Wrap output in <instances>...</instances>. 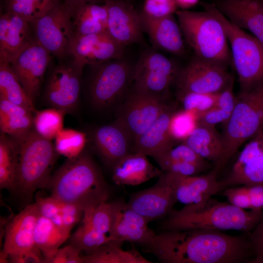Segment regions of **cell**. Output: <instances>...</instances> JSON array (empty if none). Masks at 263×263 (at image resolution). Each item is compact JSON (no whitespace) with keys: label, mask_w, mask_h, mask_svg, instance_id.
<instances>
[{"label":"cell","mask_w":263,"mask_h":263,"mask_svg":"<svg viewBox=\"0 0 263 263\" xmlns=\"http://www.w3.org/2000/svg\"><path fill=\"white\" fill-rule=\"evenodd\" d=\"M146 247L163 263H250L252 258L248 237L218 230H165Z\"/></svg>","instance_id":"6da1fadb"},{"label":"cell","mask_w":263,"mask_h":263,"mask_svg":"<svg viewBox=\"0 0 263 263\" xmlns=\"http://www.w3.org/2000/svg\"><path fill=\"white\" fill-rule=\"evenodd\" d=\"M45 187L49 189L51 196L60 202L78 204L85 210L107 201L110 193L99 168L84 151L68 158L50 176Z\"/></svg>","instance_id":"7a4b0ae2"},{"label":"cell","mask_w":263,"mask_h":263,"mask_svg":"<svg viewBox=\"0 0 263 263\" xmlns=\"http://www.w3.org/2000/svg\"><path fill=\"white\" fill-rule=\"evenodd\" d=\"M263 217L262 210L241 209L211 197L179 210L172 209L162 227L165 230H235L249 234Z\"/></svg>","instance_id":"3957f363"},{"label":"cell","mask_w":263,"mask_h":263,"mask_svg":"<svg viewBox=\"0 0 263 263\" xmlns=\"http://www.w3.org/2000/svg\"><path fill=\"white\" fill-rule=\"evenodd\" d=\"M202 11H176L183 37L195 56L225 66L232 64L223 26L207 9Z\"/></svg>","instance_id":"277c9868"},{"label":"cell","mask_w":263,"mask_h":263,"mask_svg":"<svg viewBox=\"0 0 263 263\" xmlns=\"http://www.w3.org/2000/svg\"><path fill=\"white\" fill-rule=\"evenodd\" d=\"M220 22L227 38L232 63L237 73L240 92L250 91L263 84V43L230 22L216 5L202 2Z\"/></svg>","instance_id":"5b68a950"},{"label":"cell","mask_w":263,"mask_h":263,"mask_svg":"<svg viewBox=\"0 0 263 263\" xmlns=\"http://www.w3.org/2000/svg\"><path fill=\"white\" fill-rule=\"evenodd\" d=\"M263 132V84L247 92H240L222 135L223 154L214 168L218 173L241 146Z\"/></svg>","instance_id":"8992f818"},{"label":"cell","mask_w":263,"mask_h":263,"mask_svg":"<svg viewBox=\"0 0 263 263\" xmlns=\"http://www.w3.org/2000/svg\"><path fill=\"white\" fill-rule=\"evenodd\" d=\"M19 141L16 191L30 200L37 189L45 187L57 152L51 140L34 129Z\"/></svg>","instance_id":"52a82bcc"},{"label":"cell","mask_w":263,"mask_h":263,"mask_svg":"<svg viewBox=\"0 0 263 263\" xmlns=\"http://www.w3.org/2000/svg\"><path fill=\"white\" fill-rule=\"evenodd\" d=\"M73 12L63 2L29 22L36 40L51 55L62 60L68 56L75 32Z\"/></svg>","instance_id":"ba28073f"},{"label":"cell","mask_w":263,"mask_h":263,"mask_svg":"<svg viewBox=\"0 0 263 263\" xmlns=\"http://www.w3.org/2000/svg\"><path fill=\"white\" fill-rule=\"evenodd\" d=\"M90 86L91 102L96 108H108L124 94L132 80L133 69L122 58L95 65Z\"/></svg>","instance_id":"9c48e42d"},{"label":"cell","mask_w":263,"mask_h":263,"mask_svg":"<svg viewBox=\"0 0 263 263\" xmlns=\"http://www.w3.org/2000/svg\"><path fill=\"white\" fill-rule=\"evenodd\" d=\"M179 71L177 65L164 55L147 51L133 67L132 80L133 90L166 95L171 85L176 81Z\"/></svg>","instance_id":"30bf717a"},{"label":"cell","mask_w":263,"mask_h":263,"mask_svg":"<svg viewBox=\"0 0 263 263\" xmlns=\"http://www.w3.org/2000/svg\"><path fill=\"white\" fill-rule=\"evenodd\" d=\"M224 65L195 56L180 70L176 80L177 93L217 94L233 77Z\"/></svg>","instance_id":"8fae6325"},{"label":"cell","mask_w":263,"mask_h":263,"mask_svg":"<svg viewBox=\"0 0 263 263\" xmlns=\"http://www.w3.org/2000/svg\"><path fill=\"white\" fill-rule=\"evenodd\" d=\"M168 104L166 95L133 90L126 97L115 120L127 130L134 142L154 122Z\"/></svg>","instance_id":"7c38bea8"},{"label":"cell","mask_w":263,"mask_h":263,"mask_svg":"<svg viewBox=\"0 0 263 263\" xmlns=\"http://www.w3.org/2000/svg\"><path fill=\"white\" fill-rule=\"evenodd\" d=\"M83 67L72 59L70 63H61L54 68L45 91V99L53 108L65 113L75 110L79 101Z\"/></svg>","instance_id":"4fadbf2b"},{"label":"cell","mask_w":263,"mask_h":263,"mask_svg":"<svg viewBox=\"0 0 263 263\" xmlns=\"http://www.w3.org/2000/svg\"><path fill=\"white\" fill-rule=\"evenodd\" d=\"M177 202L174 189L163 171L153 186L134 193L126 203L150 222L168 216Z\"/></svg>","instance_id":"5bb4252c"},{"label":"cell","mask_w":263,"mask_h":263,"mask_svg":"<svg viewBox=\"0 0 263 263\" xmlns=\"http://www.w3.org/2000/svg\"><path fill=\"white\" fill-rule=\"evenodd\" d=\"M124 47L116 42L107 32L86 35H74L69 44L68 55L83 66H95L122 58Z\"/></svg>","instance_id":"9a60e30c"},{"label":"cell","mask_w":263,"mask_h":263,"mask_svg":"<svg viewBox=\"0 0 263 263\" xmlns=\"http://www.w3.org/2000/svg\"><path fill=\"white\" fill-rule=\"evenodd\" d=\"M51 55L35 39L10 64L14 74L33 102L39 93Z\"/></svg>","instance_id":"2e32d148"},{"label":"cell","mask_w":263,"mask_h":263,"mask_svg":"<svg viewBox=\"0 0 263 263\" xmlns=\"http://www.w3.org/2000/svg\"><path fill=\"white\" fill-rule=\"evenodd\" d=\"M221 181L224 188L235 185L263 184V132L250 139L229 173Z\"/></svg>","instance_id":"e0dca14e"},{"label":"cell","mask_w":263,"mask_h":263,"mask_svg":"<svg viewBox=\"0 0 263 263\" xmlns=\"http://www.w3.org/2000/svg\"><path fill=\"white\" fill-rule=\"evenodd\" d=\"M108 10L107 32L118 44L125 47L140 42L143 29L140 14L122 0H105Z\"/></svg>","instance_id":"ac0fdd59"},{"label":"cell","mask_w":263,"mask_h":263,"mask_svg":"<svg viewBox=\"0 0 263 263\" xmlns=\"http://www.w3.org/2000/svg\"><path fill=\"white\" fill-rule=\"evenodd\" d=\"M40 215L36 203L27 206L5 225L4 242L0 254L8 259L9 255L31 249L36 246L35 230Z\"/></svg>","instance_id":"d6986e66"},{"label":"cell","mask_w":263,"mask_h":263,"mask_svg":"<svg viewBox=\"0 0 263 263\" xmlns=\"http://www.w3.org/2000/svg\"><path fill=\"white\" fill-rule=\"evenodd\" d=\"M36 39L29 23L3 11L0 16V62L11 64Z\"/></svg>","instance_id":"ffe728a7"},{"label":"cell","mask_w":263,"mask_h":263,"mask_svg":"<svg viewBox=\"0 0 263 263\" xmlns=\"http://www.w3.org/2000/svg\"><path fill=\"white\" fill-rule=\"evenodd\" d=\"M165 172L174 189L177 202L186 205L205 201L224 188L214 169L200 176Z\"/></svg>","instance_id":"44dd1931"},{"label":"cell","mask_w":263,"mask_h":263,"mask_svg":"<svg viewBox=\"0 0 263 263\" xmlns=\"http://www.w3.org/2000/svg\"><path fill=\"white\" fill-rule=\"evenodd\" d=\"M149 223L145 217L128 207L126 203L115 201L111 237L147 246L156 234L149 227Z\"/></svg>","instance_id":"7402d4cb"},{"label":"cell","mask_w":263,"mask_h":263,"mask_svg":"<svg viewBox=\"0 0 263 263\" xmlns=\"http://www.w3.org/2000/svg\"><path fill=\"white\" fill-rule=\"evenodd\" d=\"M94 146L104 160L113 168L132 152L133 140L130 133L116 120L95 129L93 134Z\"/></svg>","instance_id":"603a6c76"},{"label":"cell","mask_w":263,"mask_h":263,"mask_svg":"<svg viewBox=\"0 0 263 263\" xmlns=\"http://www.w3.org/2000/svg\"><path fill=\"white\" fill-rule=\"evenodd\" d=\"M140 15L143 31L155 47L177 56L185 54L183 35L173 14L160 18Z\"/></svg>","instance_id":"cb8c5ba5"},{"label":"cell","mask_w":263,"mask_h":263,"mask_svg":"<svg viewBox=\"0 0 263 263\" xmlns=\"http://www.w3.org/2000/svg\"><path fill=\"white\" fill-rule=\"evenodd\" d=\"M215 4L230 22L263 43V0H218Z\"/></svg>","instance_id":"d4e9b609"},{"label":"cell","mask_w":263,"mask_h":263,"mask_svg":"<svg viewBox=\"0 0 263 263\" xmlns=\"http://www.w3.org/2000/svg\"><path fill=\"white\" fill-rule=\"evenodd\" d=\"M175 111L174 105L169 103L154 122L134 140L132 152L153 157L175 146L169 132L170 120Z\"/></svg>","instance_id":"484cf974"},{"label":"cell","mask_w":263,"mask_h":263,"mask_svg":"<svg viewBox=\"0 0 263 263\" xmlns=\"http://www.w3.org/2000/svg\"><path fill=\"white\" fill-rule=\"evenodd\" d=\"M162 172L149 162L146 155L132 152L113 168L112 178L117 185L134 186L159 177Z\"/></svg>","instance_id":"4316f807"},{"label":"cell","mask_w":263,"mask_h":263,"mask_svg":"<svg viewBox=\"0 0 263 263\" xmlns=\"http://www.w3.org/2000/svg\"><path fill=\"white\" fill-rule=\"evenodd\" d=\"M34 114L24 107L0 98L1 133L18 140L34 129Z\"/></svg>","instance_id":"83f0119b"},{"label":"cell","mask_w":263,"mask_h":263,"mask_svg":"<svg viewBox=\"0 0 263 263\" xmlns=\"http://www.w3.org/2000/svg\"><path fill=\"white\" fill-rule=\"evenodd\" d=\"M183 142L200 157L213 163L214 168L219 163L223 154V140L215 127L198 123Z\"/></svg>","instance_id":"f1b7e54d"},{"label":"cell","mask_w":263,"mask_h":263,"mask_svg":"<svg viewBox=\"0 0 263 263\" xmlns=\"http://www.w3.org/2000/svg\"><path fill=\"white\" fill-rule=\"evenodd\" d=\"M75 35H86L107 32L108 10L105 3L83 4L76 8L73 16Z\"/></svg>","instance_id":"f546056e"},{"label":"cell","mask_w":263,"mask_h":263,"mask_svg":"<svg viewBox=\"0 0 263 263\" xmlns=\"http://www.w3.org/2000/svg\"><path fill=\"white\" fill-rule=\"evenodd\" d=\"M19 141L6 134L0 136V188L16 191Z\"/></svg>","instance_id":"4dcf8cb0"},{"label":"cell","mask_w":263,"mask_h":263,"mask_svg":"<svg viewBox=\"0 0 263 263\" xmlns=\"http://www.w3.org/2000/svg\"><path fill=\"white\" fill-rule=\"evenodd\" d=\"M124 241L113 239L93 253L82 256L83 263H151L135 249L124 250Z\"/></svg>","instance_id":"1f68e13d"},{"label":"cell","mask_w":263,"mask_h":263,"mask_svg":"<svg viewBox=\"0 0 263 263\" xmlns=\"http://www.w3.org/2000/svg\"><path fill=\"white\" fill-rule=\"evenodd\" d=\"M0 98L22 106L34 114L37 110L9 64L0 62Z\"/></svg>","instance_id":"d6a6232c"},{"label":"cell","mask_w":263,"mask_h":263,"mask_svg":"<svg viewBox=\"0 0 263 263\" xmlns=\"http://www.w3.org/2000/svg\"><path fill=\"white\" fill-rule=\"evenodd\" d=\"M70 234L40 214L35 230L34 241L42 253L43 260L60 248L70 238Z\"/></svg>","instance_id":"836d02e7"},{"label":"cell","mask_w":263,"mask_h":263,"mask_svg":"<svg viewBox=\"0 0 263 263\" xmlns=\"http://www.w3.org/2000/svg\"><path fill=\"white\" fill-rule=\"evenodd\" d=\"M61 0H3L4 12L14 14L31 22L62 3Z\"/></svg>","instance_id":"e575fe53"},{"label":"cell","mask_w":263,"mask_h":263,"mask_svg":"<svg viewBox=\"0 0 263 263\" xmlns=\"http://www.w3.org/2000/svg\"><path fill=\"white\" fill-rule=\"evenodd\" d=\"M81 225L70 237L72 244L87 254L93 253L100 246L114 239L94 229L85 219L82 218Z\"/></svg>","instance_id":"d590c367"},{"label":"cell","mask_w":263,"mask_h":263,"mask_svg":"<svg viewBox=\"0 0 263 263\" xmlns=\"http://www.w3.org/2000/svg\"><path fill=\"white\" fill-rule=\"evenodd\" d=\"M65 114L63 111L53 107L37 111L34 119L35 131L41 136L52 141L63 129Z\"/></svg>","instance_id":"8d00e7d4"},{"label":"cell","mask_w":263,"mask_h":263,"mask_svg":"<svg viewBox=\"0 0 263 263\" xmlns=\"http://www.w3.org/2000/svg\"><path fill=\"white\" fill-rule=\"evenodd\" d=\"M115 207V201L101 202L94 208L85 210L82 218L87 221L96 231L111 237Z\"/></svg>","instance_id":"74e56055"},{"label":"cell","mask_w":263,"mask_h":263,"mask_svg":"<svg viewBox=\"0 0 263 263\" xmlns=\"http://www.w3.org/2000/svg\"><path fill=\"white\" fill-rule=\"evenodd\" d=\"M86 143V134L73 129H62L55 138L57 153L67 158L78 156L83 151Z\"/></svg>","instance_id":"f35d334b"},{"label":"cell","mask_w":263,"mask_h":263,"mask_svg":"<svg viewBox=\"0 0 263 263\" xmlns=\"http://www.w3.org/2000/svg\"><path fill=\"white\" fill-rule=\"evenodd\" d=\"M197 124V115L195 113L183 109L175 111L169 125V132L172 139L174 142H183Z\"/></svg>","instance_id":"ab89813d"},{"label":"cell","mask_w":263,"mask_h":263,"mask_svg":"<svg viewBox=\"0 0 263 263\" xmlns=\"http://www.w3.org/2000/svg\"><path fill=\"white\" fill-rule=\"evenodd\" d=\"M217 94L177 93V98L183 109L198 115L215 106Z\"/></svg>","instance_id":"60d3db41"},{"label":"cell","mask_w":263,"mask_h":263,"mask_svg":"<svg viewBox=\"0 0 263 263\" xmlns=\"http://www.w3.org/2000/svg\"><path fill=\"white\" fill-rule=\"evenodd\" d=\"M153 158L155 161L168 160L192 163L203 167L207 169L209 167L208 161L198 155L184 142H182L181 144L177 146L175 145Z\"/></svg>","instance_id":"b9f144b4"},{"label":"cell","mask_w":263,"mask_h":263,"mask_svg":"<svg viewBox=\"0 0 263 263\" xmlns=\"http://www.w3.org/2000/svg\"><path fill=\"white\" fill-rule=\"evenodd\" d=\"M35 203L41 215L49 219L55 225L65 231L63 224L61 202L51 195L45 197L38 195L36 196Z\"/></svg>","instance_id":"7bdbcfd3"},{"label":"cell","mask_w":263,"mask_h":263,"mask_svg":"<svg viewBox=\"0 0 263 263\" xmlns=\"http://www.w3.org/2000/svg\"><path fill=\"white\" fill-rule=\"evenodd\" d=\"M177 7L174 0H145L141 13L151 18H160L175 13Z\"/></svg>","instance_id":"ee69618b"},{"label":"cell","mask_w":263,"mask_h":263,"mask_svg":"<svg viewBox=\"0 0 263 263\" xmlns=\"http://www.w3.org/2000/svg\"><path fill=\"white\" fill-rule=\"evenodd\" d=\"M156 162L163 171L185 176L197 175L207 169L203 167L185 162L168 160H158Z\"/></svg>","instance_id":"f6af8a7d"},{"label":"cell","mask_w":263,"mask_h":263,"mask_svg":"<svg viewBox=\"0 0 263 263\" xmlns=\"http://www.w3.org/2000/svg\"><path fill=\"white\" fill-rule=\"evenodd\" d=\"M81 251L75 245L70 244L59 248L50 256L45 258V263H83Z\"/></svg>","instance_id":"bcb514c9"},{"label":"cell","mask_w":263,"mask_h":263,"mask_svg":"<svg viewBox=\"0 0 263 263\" xmlns=\"http://www.w3.org/2000/svg\"><path fill=\"white\" fill-rule=\"evenodd\" d=\"M85 210L78 204L61 202L63 224L66 232L70 234L73 227L83 218Z\"/></svg>","instance_id":"7dc6e473"},{"label":"cell","mask_w":263,"mask_h":263,"mask_svg":"<svg viewBox=\"0 0 263 263\" xmlns=\"http://www.w3.org/2000/svg\"><path fill=\"white\" fill-rule=\"evenodd\" d=\"M252 258L250 263H263V217L248 235Z\"/></svg>","instance_id":"c3c4849f"},{"label":"cell","mask_w":263,"mask_h":263,"mask_svg":"<svg viewBox=\"0 0 263 263\" xmlns=\"http://www.w3.org/2000/svg\"><path fill=\"white\" fill-rule=\"evenodd\" d=\"M224 195L232 205L243 209H251L249 197L245 186L225 189Z\"/></svg>","instance_id":"681fc988"},{"label":"cell","mask_w":263,"mask_h":263,"mask_svg":"<svg viewBox=\"0 0 263 263\" xmlns=\"http://www.w3.org/2000/svg\"><path fill=\"white\" fill-rule=\"evenodd\" d=\"M231 113L214 106L197 115L198 123L215 127L217 124H224L230 117Z\"/></svg>","instance_id":"f907efd6"},{"label":"cell","mask_w":263,"mask_h":263,"mask_svg":"<svg viewBox=\"0 0 263 263\" xmlns=\"http://www.w3.org/2000/svg\"><path fill=\"white\" fill-rule=\"evenodd\" d=\"M234 79L232 78L227 85L216 95L215 106L231 113L236 104V96L233 93Z\"/></svg>","instance_id":"816d5d0a"},{"label":"cell","mask_w":263,"mask_h":263,"mask_svg":"<svg viewBox=\"0 0 263 263\" xmlns=\"http://www.w3.org/2000/svg\"><path fill=\"white\" fill-rule=\"evenodd\" d=\"M43 260L42 253L36 245L28 250L8 256V262L12 263H43Z\"/></svg>","instance_id":"f5cc1de1"},{"label":"cell","mask_w":263,"mask_h":263,"mask_svg":"<svg viewBox=\"0 0 263 263\" xmlns=\"http://www.w3.org/2000/svg\"><path fill=\"white\" fill-rule=\"evenodd\" d=\"M245 186L250 199L251 209L263 211V184Z\"/></svg>","instance_id":"db71d44e"},{"label":"cell","mask_w":263,"mask_h":263,"mask_svg":"<svg viewBox=\"0 0 263 263\" xmlns=\"http://www.w3.org/2000/svg\"><path fill=\"white\" fill-rule=\"evenodd\" d=\"M101 0H63V2L69 7L74 13L75 10L76 8L83 4L89 3H97Z\"/></svg>","instance_id":"11a10c76"},{"label":"cell","mask_w":263,"mask_h":263,"mask_svg":"<svg viewBox=\"0 0 263 263\" xmlns=\"http://www.w3.org/2000/svg\"><path fill=\"white\" fill-rule=\"evenodd\" d=\"M177 6L181 8L183 10H186L194 6L199 0H174Z\"/></svg>","instance_id":"9f6ffc18"}]
</instances>
